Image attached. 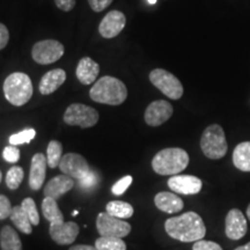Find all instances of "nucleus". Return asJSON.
I'll return each instance as SVG.
<instances>
[{"instance_id": "nucleus-14", "label": "nucleus", "mask_w": 250, "mask_h": 250, "mask_svg": "<svg viewBox=\"0 0 250 250\" xmlns=\"http://www.w3.org/2000/svg\"><path fill=\"white\" fill-rule=\"evenodd\" d=\"M125 23L126 18L123 12L110 11L99 24L100 35L104 39H114L124 29Z\"/></svg>"}, {"instance_id": "nucleus-41", "label": "nucleus", "mask_w": 250, "mask_h": 250, "mask_svg": "<svg viewBox=\"0 0 250 250\" xmlns=\"http://www.w3.org/2000/svg\"><path fill=\"white\" fill-rule=\"evenodd\" d=\"M247 217H248L249 221H250V204L248 205V208H247Z\"/></svg>"}, {"instance_id": "nucleus-16", "label": "nucleus", "mask_w": 250, "mask_h": 250, "mask_svg": "<svg viewBox=\"0 0 250 250\" xmlns=\"http://www.w3.org/2000/svg\"><path fill=\"white\" fill-rule=\"evenodd\" d=\"M46 167H48V160L46 156L42 153H36L31 158L30 171H29V187L31 190H40L43 187L45 180Z\"/></svg>"}, {"instance_id": "nucleus-1", "label": "nucleus", "mask_w": 250, "mask_h": 250, "mask_svg": "<svg viewBox=\"0 0 250 250\" xmlns=\"http://www.w3.org/2000/svg\"><path fill=\"white\" fill-rule=\"evenodd\" d=\"M165 229L170 237L186 243L203 240L206 234L205 224L201 215L192 211L167 219Z\"/></svg>"}, {"instance_id": "nucleus-12", "label": "nucleus", "mask_w": 250, "mask_h": 250, "mask_svg": "<svg viewBox=\"0 0 250 250\" xmlns=\"http://www.w3.org/2000/svg\"><path fill=\"white\" fill-rule=\"evenodd\" d=\"M248 230V224L245 214L239 208H232L228 211L225 219V233L228 239L237 241L241 240Z\"/></svg>"}, {"instance_id": "nucleus-28", "label": "nucleus", "mask_w": 250, "mask_h": 250, "mask_svg": "<svg viewBox=\"0 0 250 250\" xmlns=\"http://www.w3.org/2000/svg\"><path fill=\"white\" fill-rule=\"evenodd\" d=\"M23 169L19 166H14L6 174V186L8 187V189L11 190H17L20 184L23 181Z\"/></svg>"}, {"instance_id": "nucleus-15", "label": "nucleus", "mask_w": 250, "mask_h": 250, "mask_svg": "<svg viewBox=\"0 0 250 250\" xmlns=\"http://www.w3.org/2000/svg\"><path fill=\"white\" fill-rule=\"evenodd\" d=\"M49 233L51 239L59 246H67L76 241L79 234V226L73 221H68L62 225L50 224Z\"/></svg>"}, {"instance_id": "nucleus-21", "label": "nucleus", "mask_w": 250, "mask_h": 250, "mask_svg": "<svg viewBox=\"0 0 250 250\" xmlns=\"http://www.w3.org/2000/svg\"><path fill=\"white\" fill-rule=\"evenodd\" d=\"M233 164L239 170L250 173V142L240 143L234 148Z\"/></svg>"}, {"instance_id": "nucleus-13", "label": "nucleus", "mask_w": 250, "mask_h": 250, "mask_svg": "<svg viewBox=\"0 0 250 250\" xmlns=\"http://www.w3.org/2000/svg\"><path fill=\"white\" fill-rule=\"evenodd\" d=\"M168 187L171 191L180 195H197L201 192L203 182L193 175H174L168 180Z\"/></svg>"}, {"instance_id": "nucleus-24", "label": "nucleus", "mask_w": 250, "mask_h": 250, "mask_svg": "<svg viewBox=\"0 0 250 250\" xmlns=\"http://www.w3.org/2000/svg\"><path fill=\"white\" fill-rule=\"evenodd\" d=\"M11 220L12 223L15 225V227L18 228L20 232H22L23 234H31L33 232V225H31L29 218L24 210L22 208V206L18 205L14 206L13 210H12L11 213Z\"/></svg>"}, {"instance_id": "nucleus-37", "label": "nucleus", "mask_w": 250, "mask_h": 250, "mask_svg": "<svg viewBox=\"0 0 250 250\" xmlns=\"http://www.w3.org/2000/svg\"><path fill=\"white\" fill-rule=\"evenodd\" d=\"M77 0H55V4L62 12H70L76 6Z\"/></svg>"}, {"instance_id": "nucleus-43", "label": "nucleus", "mask_w": 250, "mask_h": 250, "mask_svg": "<svg viewBox=\"0 0 250 250\" xmlns=\"http://www.w3.org/2000/svg\"><path fill=\"white\" fill-rule=\"evenodd\" d=\"M1 180H2V174H1V170H0V183H1Z\"/></svg>"}, {"instance_id": "nucleus-4", "label": "nucleus", "mask_w": 250, "mask_h": 250, "mask_svg": "<svg viewBox=\"0 0 250 250\" xmlns=\"http://www.w3.org/2000/svg\"><path fill=\"white\" fill-rule=\"evenodd\" d=\"M4 95L7 101L15 107L26 104L33 96V83L28 74L14 72L4 81Z\"/></svg>"}, {"instance_id": "nucleus-11", "label": "nucleus", "mask_w": 250, "mask_h": 250, "mask_svg": "<svg viewBox=\"0 0 250 250\" xmlns=\"http://www.w3.org/2000/svg\"><path fill=\"white\" fill-rule=\"evenodd\" d=\"M173 112L174 108L169 102L165 100H158V101L149 103L145 110L144 120L149 126H160L173 116Z\"/></svg>"}, {"instance_id": "nucleus-23", "label": "nucleus", "mask_w": 250, "mask_h": 250, "mask_svg": "<svg viewBox=\"0 0 250 250\" xmlns=\"http://www.w3.org/2000/svg\"><path fill=\"white\" fill-rule=\"evenodd\" d=\"M0 246L2 250H22L19 234L11 226H4L0 232Z\"/></svg>"}, {"instance_id": "nucleus-2", "label": "nucleus", "mask_w": 250, "mask_h": 250, "mask_svg": "<svg viewBox=\"0 0 250 250\" xmlns=\"http://www.w3.org/2000/svg\"><path fill=\"white\" fill-rule=\"evenodd\" d=\"M94 102L109 105H120L127 98V89L124 83L117 78L104 76L94 83L89 90Z\"/></svg>"}, {"instance_id": "nucleus-7", "label": "nucleus", "mask_w": 250, "mask_h": 250, "mask_svg": "<svg viewBox=\"0 0 250 250\" xmlns=\"http://www.w3.org/2000/svg\"><path fill=\"white\" fill-rule=\"evenodd\" d=\"M99 112L89 105L83 103H73L68 105L64 114V122L71 126H80L83 129L92 127L99 122Z\"/></svg>"}, {"instance_id": "nucleus-31", "label": "nucleus", "mask_w": 250, "mask_h": 250, "mask_svg": "<svg viewBox=\"0 0 250 250\" xmlns=\"http://www.w3.org/2000/svg\"><path fill=\"white\" fill-rule=\"evenodd\" d=\"M100 182V177L98 173L95 170H90V173L88 175H86L85 177H83L81 180H78V184H79V188L83 190H90L93 188H95L98 186V183Z\"/></svg>"}, {"instance_id": "nucleus-3", "label": "nucleus", "mask_w": 250, "mask_h": 250, "mask_svg": "<svg viewBox=\"0 0 250 250\" xmlns=\"http://www.w3.org/2000/svg\"><path fill=\"white\" fill-rule=\"evenodd\" d=\"M189 165V154L183 148L169 147L161 149L152 160V168L162 176H174L186 169Z\"/></svg>"}, {"instance_id": "nucleus-22", "label": "nucleus", "mask_w": 250, "mask_h": 250, "mask_svg": "<svg viewBox=\"0 0 250 250\" xmlns=\"http://www.w3.org/2000/svg\"><path fill=\"white\" fill-rule=\"evenodd\" d=\"M43 215L46 220L50 221L51 225H62L64 224V215L59 210L57 201L51 197H45L42 202Z\"/></svg>"}, {"instance_id": "nucleus-5", "label": "nucleus", "mask_w": 250, "mask_h": 250, "mask_svg": "<svg viewBox=\"0 0 250 250\" xmlns=\"http://www.w3.org/2000/svg\"><path fill=\"white\" fill-rule=\"evenodd\" d=\"M201 148L206 158L211 160H219L227 154L228 144L220 125L211 124L206 127L202 134Z\"/></svg>"}, {"instance_id": "nucleus-42", "label": "nucleus", "mask_w": 250, "mask_h": 250, "mask_svg": "<svg viewBox=\"0 0 250 250\" xmlns=\"http://www.w3.org/2000/svg\"><path fill=\"white\" fill-rule=\"evenodd\" d=\"M147 1H148L151 5H154L155 2H156V0H147Z\"/></svg>"}, {"instance_id": "nucleus-44", "label": "nucleus", "mask_w": 250, "mask_h": 250, "mask_svg": "<svg viewBox=\"0 0 250 250\" xmlns=\"http://www.w3.org/2000/svg\"><path fill=\"white\" fill-rule=\"evenodd\" d=\"M72 214H73V215H74V217H76V215L78 214V211H77V210H76V211H73V213H72Z\"/></svg>"}, {"instance_id": "nucleus-36", "label": "nucleus", "mask_w": 250, "mask_h": 250, "mask_svg": "<svg viewBox=\"0 0 250 250\" xmlns=\"http://www.w3.org/2000/svg\"><path fill=\"white\" fill-rule=\"evenodd\" d=\"M112 1L114 0H88V4L94 12L100 13V12L108 8V6H110Z\"/></svg>"}, {"instance_id": "nucleus-18", "label": "nucleus", "mask_w": 250, "mask_h": 250, "mask_svg": "<svg viewBox=\"0 0 250 250\" xmlns=\"http://www.w3.org/2000/svg\"><path fill=\"white\" fill-rule=\"evenodd\" d=\"M154 204L159 210L165 213L171 214L181 212L184 208V203L175 192L162 191L156 193L154 197Z\"/></svg>"}, {"instance_id": "nucleus-20", "label": "nucleus", "mask_w": 250, "mask_h": 250, "mask_svg": "<svg viewBox=\"0 0 250 250\" xmlns=\"http://www.w3.org/2000/svg\"><path fill=\"white\" fill-rule=\"evenodd\" d=\"M100 73V65L89 57H83L78 62L76 74L78 80L83 85H90L95 83Z\"/></svg>"}, {"instance_id": "nucleus-33", "label": "nucleus", "mask_w": 250, "mask_h": 250, "mask_svg": "<svg viewBox=\"0 0 250 250\" xmlns=\"http://www.w3.org/2000/svg\"><path fill=\"white\" fill-rule=\"evenodd\" d=\"M2 158L5 159L6 162H9V164H17L20 160V149L13 145L6 146L4 152H2Z\"/></svg>"}, {"instance_id": "nucleus-29", "label": "nucleus", "mask_w": 250, "mask_h": 250, "mask_svg": "<svg viewBox=\"0 0 250 250\" xmlns=\"http://www.w3.org/2000/svg\"><path fill=\"white\" fill-rule=\"evenodd\" d=\"M36 136V131L34 129H26L20 131V132L12 134L9 137L8 142L9 145L13 146H18V145H22V144H29L31 140L35 138Z\"/></svg>"}, {"instance_id": "nucleus-26", "label": "nucleus", "mask_w": 250, "mask_h": 250, "mask_svg": "<svg viewBox=\"0 0 250 250\" xmlns=\"http://www.w3.org/2000/svg\"><path fill=\"white\" fill-rule=\"evenodd\" d=\"M62 158V146L58 140H51L46 148V160H48V167L54 169L59 167L61 160Z\"/></svg>"}, {"instance_id": "nucleus-27", "label": "nucleus", "mask_w": 250, "mask_h": 250, "mask_svg": "<svg viewBox=\"0 0 250 250\" xmlns=\"http://www.w3.org/2000/svg\"><path fill=\"white\" fill-rule=\"evenodd\" d=\"M98 250H126V245L121 237L100 236L95 241Z\"/></svg>"}, {"instance_id": "nucleus-10", "label": "nucleus", "mask_w": 250, "mask_h": 250, "mask_svg": "<svg viewBox=\"0 0 250 250\" xmlns=\"http://www.w3.org/2000/svg\"><path fill=\"white\" fill-rule=\"evenodd\" d=\"M59 169L62 170V174L78 181L88 175L92 168L89 167L88 162L81 154L67 153V154L62 155L61 164H59Z\"/></svg>"}, {"instance_id": "nucleus-35", "label": "nucleus", "mask_w": 250, "mask_h": 250, "mask_svg": "<svg viewBox=\"0 0 250 250\" xmlns=\"http://www.w3.org/2000/svg\"><path fill=\"white\" fill-rule=\"evenodd\" d=\"M192 250H223L220 245L213 241H206V240H199L196 241L192 246Z\"/></svg>"}, {"instance_id": "nucleus-19", "label": "nucleus", "mask_w": 250, "mask_h": 250, "mask_svg": "<svg viewBox=\"0 0 250 250\" xmlns=\"http://www.w3.org/2000/svg\"><path fill=\"white\" fill-rule=\"evenodd\" d=\"M66 80V72L62 68H55L46 72L40 81L39 89L42 95H49L56 92Z\"/></svg>"}, {"instance_id": "nucleus-8", "label": "nucleus", "mask_w": 250, "mask_h": 250, "mask_svg": "<svg viewBox=\"0 0 250 250\" xmlns=\"http://www.w3.org/2000/svg\"><path fill=\"white\" fill-rule=\"evenodd\" d=\"M96 229L101 236L123 237L127 236L131 232V225L123 219L112 217L107 212H101L96 218Z\"/></svg>"}, {"instance_id": "nucleus-40", "label": "nucleus", "mask_w": 250, "mask_h": 250, "mask_svg": "<svg viewBox=\"0 0 250 250\" xmlns=\"http://www.w3.org/2000/svg\"><path fill=\"white\" fill-rule=\"evenodd\" d=\"M235 250H250V242L246 243V245H243V246L237 247Z\"/></svg>"}, {"instance_id": "nucleus-17", "label": "nucleus", "mask_w": 250, "mask_h": 250, "mask_svg": "<svg viewBox=\"0 0 250 250\" xmlns=\"http://www.w3.org/2000/svg\"><path fill=\"white\" fill-rule=\"evenodd\" d=\"M73 187L74 181L72 177L65 174L58 175V176L54 177L46 183V186L44 187V195L45 197H51V198H55L57 201L62 195L70 191L71 189H73Z\"/></svg>"}, {"instance_id": "nucleus-6", "label": "nucleus", "mask_w": 250, "mask_h": 250, "mask_svg": "<svg viewBox=\"0 0 250 250\" xmlns=\"http://www.w3.org/2000/svg\"><path fill=\"white\" fill-rule=\"evenodd\" d=\"M149 81L156 88L171 100H180L183 95L182 83L170 72L155 68L149 73Z\"/></svg>"}, {"instance_id": "nucleus-39", "label": "nucleus", "mask_w": 250, "mask_h": 250, "mask_svg": "<svg viewBox=\"0 0 250 250\" xmlns=\"http://www.w3.org/2000/svg\"><path fill=\"white\" fill-rule=\"evenodd\" d=\"M68 250H98L95 247L92 246H86V245H78V246H73L71 247Z\"/></svg>"}, {"instance_id": "nucleus-32", "label": "nucleus", "mask_w": 250, "mask_h": 250, "mask_svg": "<svg viewBox=\"0 0 250 250\" xmlns=\"http://www.w3.org/2000/svg\"><path fill=\"white\" fill-rule=\"evenodd\" d=\"M132 183V176L130 175H126V176L122 177L120 181H117L116 183L114 184L111 188V192L116 196H121L129 189V187Z\"/></svg>"}, {"instance_id": "nucleus-30", "label": "nucleus", "mask_w": 250, "mask_h": 250, "mask_svg": "<svg viewBox=\"0 0 250 250\" xmlns=\"http://www.w3.org/2000/svg\"><path fill=\"white\" fill-rule=\"evenodd\" d=\"M21 206H22L24 212H26L28 218H29L31 225L33 226H37L40 224V214L39 211H37L35 201L33 198H30V197H28V198L23 199L22 203H21Z\"/></svg>"}, {"instance_id": "nucleus-38", "label": "nucleus", "mask_w": 250, "mask_h": 250, "mask_svg": "<svg viewBox=\"0 0 250 250\" xmlns=\"http://www.w3.org/2000/svg\"><path fill=\"white\" fill-rule=\"evenodd\" d=\"M9 41V33L5 24L0 23V50L6 48Z\"/></svg>"}, {"instance_id": "nucleus-9", "label": "nucleus", "mask_w": 250, "mask_h": 250, "mask_svg": "<svg viewBox=\"0 0 250 250\" xmlns=\"http://www.w3.org/2000/svg\"><path fill=\"white\" fill-rule=\"evenodd\" d=\"M64 55V45L56 40H43L34 44L31 56L37 64L49 65L59 61Z\"/></svg>"}, {"instance_id": "nucleus-25", "label": "nucleus", "mask_w": 250, "mask_h": 250, "mask_svg": "<svg viewBox=\"0 0 250 250\" xmlns=\"http://www.w3.org/2000/svg\"><path fill=\"white\" fill-rule=\"evenodd\" d=\"M105 211L112 217H116L118 219H129L132 217L134 212L132 205L122 201L109 202L105 206Z\"/></svg>"}, {"instance_id": "nucleus-34", "label": "nucleus", "mask_w": 250, "mask_h": 250, "mask_svg": "<svg viewBox=\"0 0 250 250\" xmlns=\"http://www.w3.org/2000/svg\"><path fill=\"white\" fill-rule=\"evenodd\" d=\"M12 210L13 208H12L9 199L4 195H0V220L11 217Z\"/></svg>"}]
</instances>
